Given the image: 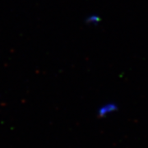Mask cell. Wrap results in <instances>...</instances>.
Returning a JSON list of instances; mask_svg holds the SVG:
<instances>
[{
  "mask_svg": "<svg viewBox=\"0 0 148 148\" xmlns=\"http://www.w3.org/2000/svg\"><path fill=\"white\" fill-rule=\"evenodd\" d=\"M100 21H101V18L97 15H90L86 19L87 24H90V25H97Z\"/></svg>",
  "mask_w": 148,
  "mask_h": 148,
  "instance_id": "2",
  "label": "cell"
},
{
  "mask_svg": "<svg viewBox=\"0 0 148 148\" xmlns=\"http://www.w3.org/2000/svg\"><path fill=\"white\" fill-rule=\"evenodd\" d=\"M118 110H119V106L116 103H109L105 106H103V108H101V115H107L117 112Z\"/></svg>",
  "mask_w": 148,
  "mask_h": 148,
  "instance_id": "1",
  "label": "cell"
}]
</instances>
